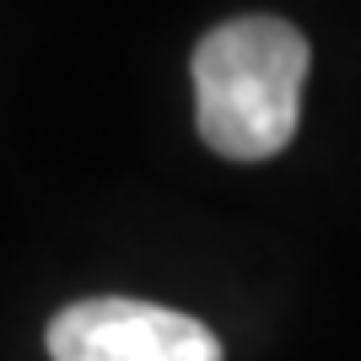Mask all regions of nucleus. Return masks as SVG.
I'll use <instances>...</instances> for the list:
<instances>
[{
  "label": "nucleus",
  "mask_w": 361,
  "mask_h": 361,
  "mask_svg": "<svg viewBox=\"0 0 361 361\" xmlns=\"http://www.w3.org/2000/svg\"><path fill=\"white\" fill-rule=\"evenodd\" d=\"M49 361H221L200 318L140 297H87L49 318Z\"/></svg>",
  "instance_id": "2"
},
{
  "label": "nucleus",
  "mask_w": 361,
  "mask_h": 361,
  "mask_svg": "<svg viewBox=\"0 0 361 361\" xmlns=\"http://www.w3.org/2000/svg\"><path fill=\"white\" fill-rule=\"evenodd\" d=\"M195 124L226 162H270L297 135L307 38L281 16H232L195 44Z\"/></svg>",
  "instance_id": "1"
}]
</instances>
